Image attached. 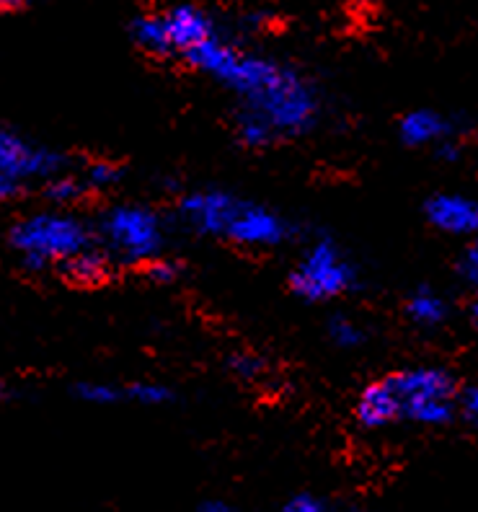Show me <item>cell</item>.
<instances>
[{"instance_id":"obj_26","label":"cell","mask_w":478,"mask_h":512,"mask_svg":"<svg viewBox=\"0 0 478 512\" xmlns=\"http://www.w3.org/2000/svg\"><path fill=\"white\" fill-rule=\"evenodd\" d=\"M468 313H471V321H473V326H478V290H476V295H473L471 306H468Z\"/></svg>"},{"instance_id":"obj_19","label":"cell","mask_w":478,"mask_h":512,"mask_svg":"<svg viewBox=\"0 0 478 512\" xmlns=\"http://www.w3.org/2000/svg\"><path fill=\"white\" fill-rule=\"evenodd\" d=\"M122 179V169L112 161H94L88 163V169L83 171L81 182L86 184V189H112L114 184Z\"/></svg>"},{"instance_id":"obj_13","label":"cell","mask_w":478,"mask_h":512,"mask_svg":"<svg viewBox=\"0 0 478 512\" xmlns=\"http://www.w3.org/2000/svg\"><path fill=\"white\" fill-rule=\"evenodd\" d=\"M406 316H409L416 326L435 329V326L445 324L447 300L432 288H416L414 293L406 298Z\"/></svg>"},{"instance_id":"obj_2","label":"cell","mask_w":478,"mask_h":512,"mask_svg":"<svg viewBox=\"0 0 478 512\" xmlns=\"http://www.w3.org/2000/svg\"><path fill=\"white\" fill-rule=\"evenodd\" d=\"M11 246L34 272L65 267L70 259L96 244L91 225L68 210H42L26 215L11 228Z\"/></svg>"},{"instance_id":"obj_6","label":"cell","mask_w":478,"mask_h":512,"mask_svg":"<svg viewBox=\"0 0 478 512\" xmlns=\"http://www.w3.org/2000/svg\"><path fill=\"white\" fill-rule=\"evenodd\" d=\"M357 267L331 238H316L305 246L290 272V290L308 303L334 300L357 288Z\"/></svg>"},{"instance_id":"obj_11","label":"cell","mask_w":478,"mask_h":512,"mask_svg":"<svg viewBox=\"0 0 478 512\" xmlns=\"http://www.w3.org/2000/svg\"><path fill=\"white\" fill-rule=\"evenodd\" d=\"M354 417L367 430H380V427H388L401 419V404H398V396L388 378H380L362 388V394L357 396V404H354Z\"/></svg>"},{"instance_id":"obj_14","label":"cell","mask_w":478,"mask_h":512,"mask_svg":"<svg viewBox=\"0 0 478 512\" xmlns=\"http://www.w3.org/2000/svg\"><path fill=\"white\" fill-rule=\"evenodd\" d=\"M109 256L99 249V244H94L91 249H86L83 254H78L75 259H70L63 269V275L68 277L75 285H96V282H104L109 275Z\"/></svg>"},{"instance_id":"obj_23","label":"cell","mask_w":478,"mask_h":512,"mask_svg":"<svg viewBox=\"0 0 478 512\" xmlns=\"http://www.w3.org/2000/svg\"><path fill=\"white\" fill-rule=\"evenodd\" d=\"M458 412L471 422L473 427H478V386L466 388L458 394Z\"/></svg>"},{"instance_id":"obj_22","label":"cell","mask_w":478,"mask_h":512,"mask_svg":"<svg viewBox=\"0 0 478 512\" xmlns=\"http://www.w3.org/2000/svg\"><path fill=\"white\" fill-rule=\"evenodd\" d=\"M228 368L233 370L238 378H246V381H251V378H256V375L261 373L264 363H261L259 357H254V355H233L228 360Z\"/></svg>"},{"instance_id":"obj_24","label":"cell","mask_w":478,"mask_h":512,"mask_svg":"<svg viewBox=\"0 0 478 512\" xmlns=\"http://www.w3.org/2000/svg\"><path fill=\"white\" fill-rule=\"evenodd\" d=\"M148 275L156 282H174L179 277V267L168 259H156L153 264H148Z\"/></svg>"},{"instance_id":"obj_18","label":"cell","mask_w":478,"mask_h":512,"mask_svg":"<svg viewBox=\"0 0 478 512\" xmlns=\"http://www.w3.org/2000/svg\"><path fill=\"white\" fill-rule=\"evenodd\" d=\"M75 396L86 404H96V406H114L117 401H125V388L114 386V383H104V381H86L78 383L75 386Z\"/></svg>"},{"instance_id":"obj_12","label":"cell","mask_w":478,"mask_h":512,"mask_svg":"<svg viewBox=\"0 0 478 512\" xmlns=\"http://www.w3.org/2000/svg\"><path fill=\"white\" fill-rule=\"evenodd\" d=\"M398 135L409 148H427L453 140V125L432 109H414L398 122Z\"/></svg>"},{"instance_id":"obj_9","label":"cell","mask_w":478,"mask_h":512,"mask_svg":"<svg viewBox=\"0 0 478 512\" xmlns=\"http://www.w3.org/2000/svg\"><path fill=\"white\" fill-rule=\"evenodd\" d=\"M290 238V225L280 213L269 210L267 205L243 200L238 207L236 218L230 220L225 241L246 249H272V246L285 244Z\"/></svg>"},{"instance_id":"obj_3","label":"cell","mask_w":478,"mask_h":512,"mask_svg":"<svg viewBox=\"0 0 478 512\" xmlns=\"http://www.w3.org/2000/svg\"><path fill=\"white\" fill-rule=\"evenodd\" d=\"M96 238L109 262L153 264L166 246V225L145 205H114L101 215Z\"/></svg>"},{"instance_id":"obj_8","label":"cell","mask_w":478,"mask_h":512,"mask_svg":"<svg viewBox=\"0 0 478 512\" xmlns=\"http://www.w3.org/2000/svg\"><path fill=\"white\" fill-rule=\"evenodd\" d=\"M241 197L225 189H197L181 197L179 218L199 236L225 238L230 220L236 218Z\"/></svg>"},{"instance_id":"obj_1","label":"cell","mask_w":478,"mask_h":512,"mask_svg":"<svg viewBox=\"0 0 478 512\" xmlns=\"http://www.w3.org/2000/svg\"><path fill=\"white\" fill-rule=\"evenodd\" d=\"M184 63L210 75L238 99L236 132L246 148H269L316 127L321 96L308 75L267 55L243 52L218 34L194 47Z\"/></svg>"},{"instance_id":"obj_10","label":"cell","mask_w":478,"mask_h":512,"mask_svg":"<svg viewBox=\"0 0 478 512\" xmlns=\"http://www.w3.org/2000/svg\"><path fill=\"white\" fill-rule=\"evenodd\" d=\"M429 225L447 236H478V200L466 194H432L424 205Z\"/></svg>"},{"instance_id":"obj_20","label":"cell","mask_w":478,"mask_h":512,"mask_svg":"<svg viewBox=\"0 0 478 512\" xmlns=\"http://www.w3.org/2000/svg\"><path fill=\"white\" fill-rule=\"evenodd\" d=\"M458 275L466 285H471V288L478 290V236L471 238V244H468L466 251L460 254Z\"/></svg>"},{"instance_id":"obj_7","label":"cell","mask_w":478,"mask_h":512,"mask_svg":"<svg viewBox=\"0 0 478 512\" xmlns=\"http://www.w3.org/2000/svg\"><path fill=\"white\" fill-rule=\"evenodd\" d=\"M65 174V156L21 132L0 127V202H11L34 184Z\"/></svg>"},{"instance_id":"obj_17","label":"cell","mask_w":478,"mask_h":512,"mask_svg":"<svg viewBox=\"0 0 478 512\" xmlns=\"http://www.w3.org/2000/svg\"><path fill=\"white\" fill-rule=\"evenodd\" d=\"M326 331H329V339L336 344V347H344V350H354V347H362L367 339L365 329H362L360 324L354 319H349V316H334V319L329 321V326H326Z\"/></svg>"},{"instance_id":"obj_21","label":"cell","mask_w":478,"mask_h":512,"mask_svg":"<svg viewBox=\"0 0 478 512\" xmlns=\"http://www.w3.org/2000/svg\"><path fill=\"white\" fill-rule=\"evenodd\" d=\"M282 512H334V507L326 500L316 497V494H295Z\"/></svg>"},{"instance_id":"obj_4","label":"cell","mask_w":478,"mask_h":512,"mask_svg":"<svg viewBox=\"0 0 478 512\" xmlns=\"http://www.w3.org/2000/svg\"><path fill=\"white\" fill-rule=\"evenodd\" d=\"M218 34V24L210 13L189 3L171 6L161 13H143L130 24V37L140 50L156 57H179V60Z\"/></svg>"},{"instance_id":"obj_16","label":"cell","mask_w":478,"mask_h":512,"mask_svg":"<svg viewBox=\"0 0 478 512\" xmlns=\"http://www.w3.org/2000/svg\"><path fill=\"white\" fill-rule=\"evenodd\" d=\"M125 401L140 406H166L174 401V391L163 383L153 381H137L125 386Z\"/></svg>"},{"instance_id":"obj_25","label":"cell","mask_w":478,"mask_h":512,"mask_svg":"<svg viewBox=\"0 0 478 512\" xmlns=\"http://www.w3.org/2000/svg\"><path fill=\"white\" fill-rule=\"evenodd\" d=\"M199 512H233V507L225 500H205L199 505Z\"/></svg>"},{"instance_id":"obj_15","label":"cell","mask_w":478,"mask_h":512,"mask_svg":"<svg viewBox=\"0 0 478 512\" xmlns=\"http://www.w3.org/2000/svg\"><path fill=\"white\" fill-rule=\"evenodd\" d=\"M83 192H86V184L81 182V176L73 174H60L44 184V194H47V200H50L52 205H57V210L81 200Z\"/></svg>"},{"instance_id":"obj_5","label":"cell","mask_w":478,"mask_h":512,"mask_svg":"<svg viewBox=\"0 0 478 512\" xmlns=\"http://www.w3.org/2000/svg\"><path fill=\"white\" fill-rule=\"evenodd\" d=\"M385 378L398 396L401 419L440 427L447 425L458 412V383L445 368L422 365V368L398 370Z\"/></svg>"}]
</instances>
